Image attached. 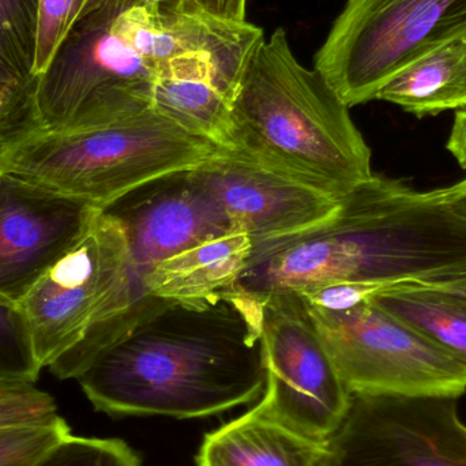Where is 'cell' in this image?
Masks as SVG:
<instances>
[{"label": "cell", "mask_w": 466, "mask_h": 466, "mask_svg": "<svg viewBox=\"0 0 466 466\" xmlns=\"http://www.w3.org/2000/svg\"><path fill=\"white\" fill-rule=\"evenodd\" d=\"M440 191L445 201L466 218V179Z\"/></svg>", "instance_id": "cell-28"}, {"label": "cell", "mask_w": 466, "mask_h": 466, "mask_svg": "<svg viewBox=\"0 0 466 466\" xmlns=\"http://www.w3.org/2000/svg\"><path fill=\"white\" fill-rule=\"evenodd\" d=\"M221 149L149 108L100 127L38 134L0 155V169L104 209Z\"/></svg>", "instance_id": "cell-5"}, {"label": "cell", "mask_w": 466, "mask_h": 466, "mask_svg": "<svg viewBox=\"0 0 466 466\" xmlns=\"http://www.w3.org/2000/svg\"><path fill=\"white\" fill-rule=\"evenodd\" d=\"M383 288L380 285L363 282H336L320 285L300 292L290 293L296 296L307 309L326 312H342L369 303Z\"/></svg>", "instance_id": "cell-25"}, {"label": "cell", "mask_w": 466, "mask_h": 466, "mask_svg": "<svg viewBox=\"0 0 466 466\" xmlns=\"http://www.w3.org/2000/svg\"><path fill=\"white\" fill-rule=\"evenodd\" d=\"M190 174L252 243L304 231L333 215L341 198L226 147Z\"/></svg>", "instance_id": "cell-12"}, {"label": "cell", "mask_w": 466, "mask_h": 466, "mask_svg": "<svg viewBox=\"0 0 466 466\" xmlns=\"http://www.w3.org/2000/svg\"><path fill=\"white\" fill-rule=\"evenodd\" d=\"M431 285L440 288L441 290L448 293L466 307V273L456 277V279H448V281L432 282Z\"/></svg>", "instance_id": "cell-29"}, {"label": "cell", "mask_w": 466, "mask_h": 466, "mask_svg": "<svg viewBox=\"0 0 466 466\" xmlns=\"http://www.w3.org/2000/svg\"><path fill=\"white\" fill-rule=\"evenodd\" d=\"M62 418L37 426L0 431V466H24L70 435Z\"/></svg>", "instance_id": "cell-24"}, {"label": "cell", "mask_w": 466, "mask_h": 466, "mask_svg": "<svg viewBox=\"0 0 466 466\" xmlns=\"http://www.w3.org/2000/svg\"><path fill=\"white\" fill-rule=\"evenodd\" d=\"M179 62L163 0H108L76 22L38 79L43 133L100 127L152 108L153 82Z\"/></svg>", "instance_id": "cell-4"}, {"label": "cell", "mask_w": 466, "mask_h": 466, "mask_svg": "<svg viewBox=\"0 0 466 466\" xmlns=\"http://www.w3.org/2000/svg\"><path fill=\"white\" fill-rule=\"evenodd\" d=\"M266 375L262 303L231 288L150 312L76 380L100 412L190 419L259 400Z\"/></svg>", "instance_id": "cell-1"}, {"label": "cell", "mask_w": 466, "mask_h": 466, "mask_svg": "<svg viewBox=\"0 0 466 466\" xmlns=\"http://www.w3.org/2000/svg\"><path fill=\"white\" fill-rule=\"evenodd\" d=\"M41 370L21 303L0 295V382L35 383Z\"/></svg>", "instance_id": "cell-20"}, {"label": "cell", "mask_w": 466, "mask_h": 466, "mask_svg": "<svg viewBox=\"0 0 466 466\" xmlns=\"http://www.w3.org/2000/svg\"><path fill=\"white\" fill-rule=\"evenodd\" d=\"M325 441L307 437L254 410L205 437L198 466H317Z\"/></svg>", "instance_id": "cell-16"}, {"label": "cell", "mask_w": 466, "mask_h": 466, "mask_svg": "<svg viewBox=\"0 0 466 466\" xmlns=\"http://www.w3.org/2000/svg\"><path fill=\"white\" fill-rule=\"evenodd\" d=\"M229 103L228 149L339 198L374 177L350 106L296 59L282 27L252 49Z\"/></svg>", "instance_id": "cell-3"}, {"label": "cell", "mask_w": 466, "mask_h": 466, "mask_svg": "<svg viewBox=\"0 0 466 466\" xmlns=\"http://www.w3.org/2000/svg\"><path fill=\"white\" fill-rule=\"evenodd\" d=\"M101 210L119 221L127 238V289L119 318L120 334L166 306V301L150 298L144 287L147 273L158 262L233 229L190 171L147 183Z\"/></svg>", "instance_id": "cell-11"}, {"label": "cell", "mask_w": 466, "mask_h": 466, "mask_svg": "<svg viewBox=\"0 0 466 466\" xmlns=\"http://www.w3.org/2000/svg\"><path fill=\"white\" fill-rule=\"evenodd\" d=\"M205 13L228 21H246L247 0H191Z\"/></svg>", "instance_id": "cell-26"}, {"label": "cell", "mask_w": 466, "mask_h": 466, "mask_svg": "<svg viewBox=\"0 0 466 466\" xmlns=\"http://www.w3.org/2000/svg\"><path fill=\"white\" fill-rule=\"evenodd\" d=\"M37 32L38 0H0V155L43 133Z\"/></svg>", "instance_id": "cell-14"}, {"label": "cell", "mask_w": 466, "mask_h": 466, "mask_svg": "<svg viewBox=\"0 0 466 466\" xmlns=\"http://www.w3.org/2000/svg\"><path fill=\"white\" fill-rule=\"evenodd\" d=\"M100 209L0 169V295L21 301Z\"/></svg>", "instance_id": "cell-13"}, {"label": "cell", "mask_w": 466, "mask_h": 466, "mask_svg": "<svg viewBox=\"0 0 466 466\" xmlns=\"http://www.w3.org/2000/svg\"><path fill=\"white\" fill-rule=\"evenodd\" d=\"M262 347L268 375L252 410L307 437L328 440L347 416L352 393L296 296L262 301Z\"/></svg>", "instance_id": "cell-9"}, {"label": "cell", "mask_w": 466, "mask_h": 466, "mask_svg": "<svg viewBox=\"0 0 466 466\" xmlns=\"http://www.w3.org/2000/svg\"><path fill=\"white\" fill-rule=\"evenodd\" d=\"M57 418L56 402L35 383L0 382V431L49 423Z\"/></svg>", "instance_id": "cell-23"}, {"label": "cell", "mask_w": 466, "mask_h": 466, "mask_svg": "<svg viewBox=\"0 0 466 466\" xmlns=\"http://www.w3.org/2000/svg\"><path fill=\"white\" fill-rule=\"evenodd\" d=\"M448 149L453 153L460 166L466 169V108L457 111Z\"/></svg>", "instance_id": "cell-27"}, {"label": "cell", "mask_w": 466, "mask_h": 466, "mask_svg": "<svg viewBox=\"0 0 466 466\" xmlns=\"http://www.w3.org/2000/svg\"><path fill=\"white\" fill-rule=\"evenodd\" d=\"M378 307L466 364V307L440 288L404 282L371 299Z\"/></svg>", "instance_id": "cell-18"}, {"label": "cell", "mask_w": 466, "mask_h": 466, "mask_svg": "<svg viewBox=\"0 0 466 466\" xmlns=\"http://www.w3.org/2000/svg\"><path fill=\"white\" fill-rule=\"evenodd\" d=\"M303 309L350 393L456 400L465 393L466 364L374 301L342 312Z\"/></svg>", "instance_id": "cell-7"}, {"label": "cell", "mask_w": 466, "mask_h": 466, "mask_svg": "<svg viewBox=\"0 0 466 466\" xmlns=\"http://www.w3.org/2000/svg\"><path fill=\"white\" fill-rule=\"evenodd\" d=\"M317 466H466L457 400L352 394Z\"/></svg>", "instance_id": "cell-10"}, {"label": "cell", "mask_w": 466, "mask_h": 466, "mask_svg": "<svg viewBox=\"0 0 466 466\" xmlns=\"http://www.w3.org/2000/svg\"><path fill=\"white\" fill-rule=\"evenodd\" d=\"M127 277L125 229L100 209L78 243L19 301L43 369L116 319Z\"/></svg>", "instance_id": "cell-8"}, {"label": "cell", "mask_w": 466, "mask_h": 466, "mask_svg": "<svg viewBox=\"0 0 466 466\" xmlns=\"http://www.w3.org/2000/svg\"><path fill=\"white\" fill-rule=\"evenodd\" d=\"M235 289L258 301L336 282L393 287L466 273V218L440 190L374 177L339 198L326 220L252 243Z\"/></svg>", "instance_id": "cell-2"}, {"label": "cell", "mask_w": 466, "mask_h": 466, "mask_svg": "<svg viewBox=\"0 0 466 466\" xmlns=\"http://www.w3.org/2000/svg\"><path fill=\"white\" fill-rule=\"evenodd\" d=\"M466 35V0H347L314 68L348 106L375 100L399 71Z\"/></svg>", "instance_id": "cell-6"}, {"label": "cell", "mask_w": 466, "mask_h": 466, "mask_svg": "<svg viewBox=\"0 0 466 466\" xmlns=\"http://www.w3.org/2000/svg\"><path fill=\"white\" fill-rule=\"evenodd\" d=\"M150 106L186 128L229 147L231 103L218 85L204 76H169L153 82Z\"/></svg>", "instance_id": "cell-19"}, {"label": "cell", "mask_w": 466, "mask_h": 466, "mask_svg": "<svg viewBox=\"0 0 466 466\" xmlns=\"http://www.w3.org/2000/svg\"><path fill=\"white\" fill-rule=\"evenodd\" d=\"M375 100L396 104L418 117L466 108V35L402 68Z\"/></svg>", "instance_id": "cell-17"}, {"label": "cell", "mask_w": 466, "mask_h": 466, "mask_svg": "<svg viewBox=\"0 0 466 466\" xmlns=\"http://www.w3.org/2000/svg\"><path fill=\"white\" fill-rule=\"evenodd\" d=\"M24 466H141V462L123 441L70 434Z\"/></svg>", "instance_id": "cell-21"}, {"label": "cell", "mask_w": 466, "mask_h": 466, "mask_svg": "<svg viewBox=\"0 0 466 466\" xmlns=\"http://www.w3.org/2000/svg\"><path fill=\"white\" fill-rule=\"evenodd\" d=\"M252 247V238L236 229L208 238L158 262L145 279V290L166 303L215 300L235 287L248 265Z\"/></svg>", "instance_id": "cell-15"}, {"label": "cell", "mask_w": 466, "mask_h": 466, "mask_svg": "<svg viewBox=\"0 0 466 466\" xmlns=\"http://www.w3.org/2000/svg\"><path fill=\"white\" fill-rule=\"evenodd\" d=\"M108 0H38L35 73L46 71L71 27Z\"/></svg>", "instance_id": "cell-22"}]
</instances>
